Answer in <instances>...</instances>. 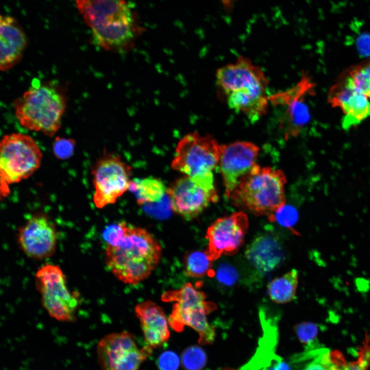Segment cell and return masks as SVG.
<instances>
[{
    "label": "cell",
    "instance_id": "cell-1",
    "mask_svg": "<svg viewBox=\"0 0 370 370\" xmlns=\"http://www.w3.org/2000/svg\"><path fill=\"white\" fill-rule=\"evenodd\" d=\"M102 237L106 265L124 283L135 285L145 280L160 262L161 245L143 228L121 221L107 226Z\"/></svg>",
    "mask_w": 370,
    "mask_h": 370
},
{
    "label": "cell",
    "instance_id": "cell-2",
    "mask_svg": "<svg viewBox=\"0 0 370 370\" xmlns=\"http://www.w3.org/2000/svg\"><path fill=\"white\" fill-rule=\"evenodd\" d=\"M93 43L110 51L127 49L142 32L138 16L126 0H75Z\"/></svg>",
    "mask_w": 370,
    "mask_h": 370
},
{
    "label": "cell",
    "instance_id": "cell-3",
    "mask_svg": "<svg viewBox=\"0 0 370 370\" xmlns=\"http://www.w3.org/2000/svg\"><path fill=\"white\" fill-rule=\"evenodd\" d=\"M286 183L281 170L256 164L239 179L229 198L234 206L269 219L286 205Z\"/></svg>",
    "mask_w": 370,
    "mask_h": 370
},
{
    "label": "cell",
    "instance_id": "cell-4",
    "mask_svg": "<svg viewBox=\"0 0 370 370\" xmlns=\"http://www.w3.org/2000/svg\"><path fill=\"white\" fill-rule=\"evenodd\" d=\"M268 83L261 68L243 55L219 68L216 73L218 89L227 104L240 110L252 109L268 102Z\"/></svg>",
    "mask_w": 370,
    "mask_h": 370
},
{
    "label": "cell",
    "instance_id": "cell-5",
    "mask_svg": "<svg viewBox=\"0 0 370 370\" xmlns=\"http://www.w3.org/2000/svg\"><path fill=\"white\" fill-rule=\"evenodd\" d=\"M66 107L64 95L49 84L33 83L14 102L15 116L25 128L52 137L60 129Z\"/></svg>",
    "mask_w": 370,
    "mask_h": 370
},
{
    "label": "cell",
    "instance_id": "cell-6",
    "mask_svg": "<svg viewBox=\"0 0 370 370\" xmlns=\"http://www.w3.org/2000/svg\"><path fill=\"white\" fill-rule=\"evenodd\" d=\"M205 293L187 283L177 290L164 292L161 300L165 302H174L172 310L168 318L170 327L176 332L183 331L189 326L199 335L200 345L211 344L215 338V331L207 319V316L216 308L213 303L208 301Z\"/></svg>",
    "mask_w": 370,
    "mask_h": 370
},
{
    "label": "cell",
    "instance_id": "cell-7",
    "mask_svg": "<svg viewBox=\"0 0 370 370\" xmlns=\"http://www.w3.org/2000/svg\"><path fill=\"white\" fill-rule=\"evenodd\" d=\"M42 152L30 136L13 133L0 143V189L2 197L10 193L9 186L26 179L40 167Z\"/></svg>",
    "mask_w": 370,
    "mask_h": 370
},
{
    "label": "cell",
    "instance_id": "cell-8",
    "mask_svg": "<svg viewBox=\"0 0 370 370\" xmlns=\"http://www.w3.org/2000/svg\"><path fill=\"white\" fill-rule=\"evenodd\" d=\"M166 193L172 210L187 220L196 217L218 200L212 173L185 175L166 189Z\"/></svg>",
    "mask_w": 370,
    "mask_h": 370
},
{
    "label": "cell",
    "instance_id": "cell-9",
    "mask_svg": "<svg viewBox=\"0 0 370 370\" xmlns=\"http://www.w3.org/2000/svg\"><path fill=\"white\" fill-rule=\"evenodd\" d=\"M35 277L42 305L50 316L60 321H73L78 299L75 293L69 290L61 268L46 264L38 269Z\"/></svg>",
    "mask_w": 370,
    "mask_h": 370
},
{
    "label": "cell",
    "instance_id": "cell-10",
    "mask_svg": "<svg viewBox=\"0 0 370 370\" xmlns=\"http://www.w3.org/2000/svg\"><path fill=\"white\" fill-rule=\"evenodd\" d=\"M222 147L211 136L190 133L178 143L172 168L189 176L212 173L219 164Z\"/></svg>",
    "mask_w": 370,
    "mask_h": 370
},
{
    "label": "cell",
    "instance_id": "cell-11",
    "mask_svg": "<svg viewBox=\"0 0 370 370\" xmlns=\"http://www.w3.org/2000/svg\"><path fill=\"white\" fill-rule=\"evenodd\" d=\"M314 87L310 78L304 75L292 87L269 95L270 105L281 111L279 127L285 140L298 136L308 123L310 114L306 99Z\"/></svg>",
    "mask_w": 370,
    "mask_h": 370
},
{
    "label": "cell",
    "instance_id": "cell-12",
    "mask_svg": "<svg viewBox=\"0 0 370 370\" xmlns=\"http://www.w3.org/2000/svg\"><path fill=\"white\" fill-rule=\"evenodd\" d=\"M152 349L149 345L139 348L133 335L124 331L103 337L97 353L102 370H139Z\"/></svg>",
    "mask_w": 370,
    "mask_h": 370
},
{
    "label": "cell",
    "instance_id": "cell-13",
    "mask_svg": "<svg viewBox=\"0 0 370 370\" xmlns=\"http://www.w3.org/2000/svg\"><path fill=\"white\" fill-rule=\"evenodd\" d=\"M131 167L116 156L108 155L96 163L92 171L93 201L99 209L114 203L129 189Z\"/></svg>",
    "mask_w": 370,
    "mask_h": 370
},
{
    "label": "cell",
    "instance_id": "cell-14",
    "mask_svg": "<svg viewBox=\"0 0 370 370\" xmlns=\"http://www.w3.org/2000/svg\"><path fill=\"white\" fill-rule=\"evenodd\" d=\"M249 226L247 215L240 211L217 219L208 227L206 238L208 245L205 252L212 261L222 255H232L244 243Z\"/></svg>",
    "mask_w": 370,
    "mask_h": 370
},
{
    "label": "cell",
    "instance_id": "cell-15",
    "mask_svg": "<svg viewBox=\"0 0 370 370\" xmlns=\"http://www.w3.org/2000/svg\"><path fill=\"white\" fill-rule=\"evenodd\" d=\"M17 238L21 250L34 259L49 257L55 250V226L44 214H37L30 217L18 229Z\"/></svg>",
    "mask_w": 370,
    "mask_h": 370
},
{
    "label": "cell",
    "instance_id": "cell-16",
    "mask_svg": "<svg viewBox=\"0 0 370 370\" xmlns=\"http://www.w3.org/2000/svg\"><path fill=\"white\" fill-rule=\"evenodd\" d=\"M328 100L333 107L343 112L342 126L344 130H349L370 116L369 100L356 87L347 71L330 89Z\"/></svg>",
    "mask_w": 370,
    "mask_h": 370
},
{
    "label": "cell",
    "instance_id": "cell-17",
    "mask_svg": "<svg viewBox=\"0 0 370 370\" xmlns=\"http://www.w3.org/2000/svg\"><path fill=\"white\" fill-rule=\"evenodd\" d=\"M258 151L257 146L248 141L223 144L219 165L227 199L229 198L239 179L256 164Z\"/></svg>",
    "mask_w": 370,
    "mask_h": 370
},
{
    "label": "cell",
    "instance_id": "cell-18",
    "mask_svg": "<svg viewBox=\"0 0 370 370\" xmlns=\"http://www.w3.org/2000/svg\"><path fill=\"white\" fill-rule=\"evenodd\" d=\"M285 252L280 238L265 233L256 237L247 247L245 256L252 271L265 275L283 262Z\"/></svg>",
    "mask_w": 370,
    "mask_h": 370
},
{
    "label": "cell",
    "instance_id": "cell-19",
    "mask_svg": "<svg viewBox=\"0 0 370 370\" xmlns=\"http://www.w3.org/2000/svg\"><path fill=\"white\" fill-rule=\"evenodd\" d=\"M135 310L147 345L152 348H157L169 340V322L161 307L146 300L137 304Z\"/></svg>",
    "mask_w": 370,
    "mask_h": 370
},
{
    "label": "cell",
    "instance_id": "cell-20",
    "mask_svg": "<svg viewBox=\"0 0 370 370\" xmlns=\"http://www.w3.org/2000/svg\"><path fill=\"white\" fill-rule=\"evenodd\" d=\"M0 41V67L5 71L20 61L27 42L24 32L14 17L1 16Z\"/></svg>",
    "mask_w": 370,
    "mask_h": 370
},
{
    "label": "cell",
    "instance_id": "cell-21",
    "mask_svg": "<svg viewBox=\"0 0 370 370\" xmlns=\"http://www.w3.org/2000/svg\"><path fill=\"white\" fill-rule=\"evenodd\" d=\"M298 277V271L293 269L273 279L268 286L271 300L278 304H284L293 300L295 297Z\"/></svg>",
    "mask_w": 370,
    "mask_h": 370
},
{
    "label": "cell",
    "instance_id": "cell-22",
    "mask_svg": "<svg viewBox=\"0 0 370 370\" xmlns=\"http://www.w3.org/2000/svg\"><path fill=\"white\" fill-rule=\"evenodd\" d=\"M128 190L135 194L139 205L159 201L166 192L164 184L154 178L131 180Z\"/></svg>",
    "mask_w": 370,
    "mask_h": 370
},
{
    "label": "cell",
    "instance_id": "cell-23",
    "mask_svg": "<svg viewBox=\"0 0 370 370\" xmlns=\"http://www.w3.org/2000/svg\"><path fill=\"white\" fill-rule=\"evenodd\" d=\"M186 275L192 278H201L211 270L212 261L205 251H192L185 254L183 258Z\"/></svg>",
    "mask_w": 370,
    "mask_h": 370
},
{
    "label": "cell",
    "instance_id": "cell-24",
    "mask_svg": "<svg viewBox=\"0 0 370 370\" xmlns=\"http://www.w3.org/2000/svg\"><path fill=\"white\" fill-rule=\"evenodd\" d=\"M346 71L356 87L370 100V59Z\"/></svg>",
    "mask_w": 370,
    "mask_h": 370
},
{
    "label": "cell",
    "instance_id": "cell-25",
    "mask_svg": "<svg viewBox=\"0 0 370 370\" xmlns=\"http://www.w3.org/2000/svg\"><path fill=\"white\" fill-rule=\"evenodd\" d=\"M344 361L340 354H333L327 348L302 370H340Z\"/></svg>",
    "mask_w": 370,
    "mask_h": 370
},
{
    "label": "cell",
    "instance_id": "cell-26",
    "mask_svg": "<svg viewBox=\"0 0 370 370\" xmlns=\"http://www.w3.org/2000/svg\"><path fill=\"white\" fill-rule=\"evenodd\" d=\"M319 330V325L310 322H302L294 327V330L300 341L305 345V350L321 347L317 340Z\"/></svg>",
    "mask_w": 370,
    "mask_h": 370
},
{
    "label": "cell",
    "instance_id": "cell-27",
    "mask_svg": "<svg viewBox=\"0 0 370 370\" xmlns=\"http://www.w3.org/2000/svg\"><path fill=\"white\" fill-rule=\"evenodd\" d=\"M181 362L187 370H201L207 362L206 354L200 347L192 346L182 353Z\"/></svg>",
    "mask_w": 370,
    "mask_h": 370
},
{
    "label": "cell",
    "instance_id": "cell-28",
    "mask_svg": "<svg viewBox=\"0 0 370 370\" xmlns=\"http://www.w3.org/2000/svg\"><path fill=\"white\" fill-rule=\"evenodd\" d=\"M75 145L73 139L56 137L52 144L53 153L59 160H67L73 155Z\"/></svg>",
    "mask_w": 370,
    "mask_h": 370
},
{
    "label": "cell",
    "instance_id": "cell-29",
    "mask_svg": "<svg viewBox=\"0 0 370 370\" xmlns=\"http://www.w3.org/2000/svg\"><path fill=\"white\" fill-rule=\"evenodd\" d=\"M268 219L292 230V227L298 219V212L292 207L285 205Z\"/></svg>",
    "mask_w": 370,
    "mask_h": 370
},
{
    "label": "cell",
    "instance_id": "cell-30",
    "mask_svg": "<svg viewBox=\"0 0 370 370\" xmlns=\"http://www.w3.org/2000/svg\"><path fill=\"white\" fill-rule=\"evenodd\" d=\"M216 276L222 285L231 287L238 280V272L236 268L228 263L221 264L217 269Z\"/></svg>",
    "mask_w": 370,
    "mask_h": 370
},
{
    "label": "cell",
    "instance_id": "cell-31",
    "mask_svg": "<svg viewBox=\"0 0 370 370\" xmlns=\"http://www.w3.org/2000/svg\"><path fill=\"white\" fill-rule=\"evenodd\" d=\"M157 364L160 370H177L179 367V360L175 353L167 351L160 356Z\"/></svg>",
    "mask_w": 370,
    "mask_h": 370
},
{
    "label": "cell",
    "instance_id": "cell-32",
    "mask_svg": "<svg viewBox=\"0 0 370 370\" xmlns=\"http://www.w3.org/2000/svg\"><path fill=\"white\" fill-rule=\"evenodd\" d=\"M361 354L357 361L348 364L345 362L340 370H366L370 363V346H366L362 350Z\"/></svg>",
    "mask_w": 370,
    "mask_h": 370
},
{
    "label": "cell",
    "instance_id": "cell-33",
    "mask_svg": "<svg viewBox=\"0 0 370 370\" xmlns=\"http://www.w3.org/2000/svg\"><path fill=\"white\" fill-rule=\"evenodd\" d=\"M356 48L358 52L362 57H370V34L363 33L356 39Z\"/></svg>",
    "mask_w": 370,
    "mask_h": 370
},
{
    "label": "cell",
    "instance_id": "cell-34",
    "mask_svg": "<svg viewBox=\"0 0 370 370\" xmlns=\"http://www.w3.org/2000/svg\"><path fill=\"white\" fill-rule=\"evenodd\" d=\"M221 370H249L245 365H243L242 367H241L240 368L238 369H235L231 368H224L221 369Z\"/></svg>",
    "mask_w": 370,
    "mask_h": 370
}]
</instances>
